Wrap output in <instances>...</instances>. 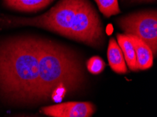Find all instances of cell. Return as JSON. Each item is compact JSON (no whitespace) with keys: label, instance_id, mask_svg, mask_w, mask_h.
<instances>
[{"label":"cell","instance_id":"cell-1","mask_svg":"<svg viewBox=\"0 0 157 117\" xmlns=\"http://www.w3.org/2000/svg\"><path fill=\"white\" fill-rule=\"evenodd\" d=\"M31 26L47 30L94 48L104 44L103 24L89 0H59L46 13L34 18L2 15L0 27Z\"/></svg>","mask_w":157,"mask_h":117},{"label":"cell","instance_id":"cell-2","mask_svg":"<svg viewBox=\"0 0 157 117\" xmlns=\"http://www.w3.org/2000/svg\"><path fill=\"white\" fill-rule=\"evenodd\" d=\"M39 79L37 37L13 36L0 39V91L22 102L36 100Z\"/></svg>","mask_w":157,"mask_h":117},{"label":"cell","instance_id":"cell-3","mask_svg":"<svg viewBox=\"0 0 157 117\" xmlns=\"http://www.w3.org/2000/svg\"><path fill=\"white\" fill-rule=\"evenodd\" d=\"M39 79L36 100H47L57 88L73 90L82 82L81 64L74 52L50 39L37 37Z\"/></svg>","mask_w":157,"mask_h":117},{"label":"cell","instance_id":"cell-4","mask_svg":"<svg viewBox=\"0 0 157 117\" xmlns=\"http://www.w3.org/2000/svg\"><path fill=\"white\" fill-rule=\"evenodd\" d=\"M117 24L125 35L138 37L150 48L153 56H156L157 12L156 9L135 12L123 16L118 18Z\"/></svg>","mask_w":157,"mask_h":117},{"label":"cell","instance_id":"cell-5","mask_svg":"<svg viewBox=\"0 0 157 117\" xmlns=\"http://www.w3.org/2000/svg\"><path fill=\"white\" fill-rule=\"evenodd\" d=\"M94 111V106L87 102H69L42 108L44 114L52 117H91Z\"/></svg>","mask_w":157,"mask_h":117},{"label":"cell","instance_id":"cell-6","mask_svg":"<svg viewBox=\"0 0 157 117\" xmlns=\"http://www.w3.org/2000/svg\"><path fill=\"white\" fill-rule=\"evenodd\" d=\"M126 35L129 37L135 48L137 70H145L150 68L154 62V56L150 48L138 37L130 35Z\"/></svg>","mask_w":157,"mask_h":117},{"label":"cell","instance_id":"cell-7","mask_svg":"<svg viewBox=\"0 0 157 117\" xmlns=\"http://www.w3.org/2000/svg\"><path fill=\"white\" fill-rule=\"evenodd\" d=\"M107 58L111 68L115 72L125 74L128 71L127 66L125 62L123 52L117 42L113 38L109 40V47L107 50Z\"/></svg>","mask_w":157,"mask_h":117},{"label":"cell","instance_id":"cell-8","mask_svg":"<svg viewBox=\"0 0 157 117\" xmlns=\"http://www.w3.org/2000/svg\"><path fill=\"white\" fill-rule=\"evenodd\" d=\"M9 9L22 12H35L45 8L54 0H2Z\"/></svg>","mask_w":157,"mask_h":117},{"label":"cell","instance_id":"cell-9","mask_svg":"<svg viewBox=\"0 0 157 117\" xmlns=\"http://www.w3.org/2000/svg\"><path fill=\"white\" fill-rule=\"evenodd\" d=\"M116 37L128 68L132 71H137L136 53L131 40L125 34H117Z\"/></svg>","mask_w":157,"mask_h":117},{"label":"cell","instance_id":"cell-10","mask_svg":"<svg viewBox=\"0 0 157 117\" xmlns=\"http://www.w3.org/2000/svg\"><path fill=\"white\" fill-rule=\"evenodd\" d=\"M101 13L106 18L121 13L118 0H94Z\"/></svg>","mask_w":157,"mask_h":117},{"label":"cell","instance_id":"cell-11","mask_svg":"<svg viewBox=\"0 0 157 117\" xmlns=\"http://www.w3.org/2000/svg\"><path fill=\"white\" fill-rule=\"evenodd\" d=\"M87 70L93 75H98L104 70L105 63L100 57L94 56L89 59L87 63Z\"/></svg>","mask_w":157,"mask_h":117},{"label":"cell","instance_id":"cell-12","mask_svg":"<svg viewBox=\"0 0 157 117\" xmlns=\"http://www.w3.org/2000/svg\"><path fill=\"white\" fill-rule=\"evenodd\" d=\"M156 0H129L130 3H143V2L148 3V2H154Z\"/></svg>","mask_w":157,"mask_h":117},{"label":"cell","instance_id":"cell-13","mask_svg":"<svg viewBox=\"0 0 157 117\" xmlns=\"http://www.w3.org/2000/svg\"><path fill=\"white\" fill-rule=\"evenodd\" d=\"M17 117H30V116H17Z\"/></svg>","mask_w":157,"mask_h":117}]
</instances>
